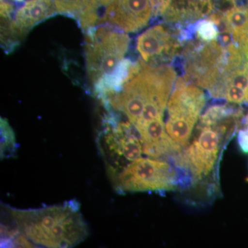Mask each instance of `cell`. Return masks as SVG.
Instances as JSON below:
<instances>
[{"label":"cell","mask_w":248,"mask_h":248,"mask_svg":"<svg viewBox=\"0 0 248 248\" xmlns=\"http://www.w3.org/2000/svg\"><path fill=\"white\" fill-rule=\"evenodd\" d=\"M9 213L18 231L32 244L38 246L73 247L89 234L79 204L74 201L38 209H11Z\"/></svg>","instance_id":"3957f363"},{"label":"cell","mask_w":248,"mask_h":248,"mask_svg":"<svg viewBox=\"0 0 248 248\" xmlns=\"http://www.w3.org/2000/svg\"><path fill=\"white\" fill-rule=\"evenodd\" d=\"M244 116V110L234 104H217L208 107L200 116L193 140L183 151L176 169L189 174L192 183L211 174Z\"/></svg>","instance_id":"6da1fadb"},{"label":"cell","mask_w":248,"mask_h":248,"mask_svg":"<svg viewBox=\"0 0 248 248\" xmlns=\"http://www.w3.org/2000/svg\"><path fill=\"white\" fill-rule=\"evenodd\" d=\"M153 12L151 0H109L99 23L125 32H135L144 28Z\"/></svg>","instance_id":"ba28073f"},{"label":"cell","mask_w":248,"mask_h":248,"mask_svg":"<svg viewBox=\"0 0 248 248\" xmlns=\"http://www.w3.org/2000/svg\"><path fill=\"white\" fill-rule=\"evenodd\" d=\"M238 130V143L240 148L245 153H248V113L243 117Z\"/></svg>","instance_id":"5bb4252c"},{"label":"cell","mask_w":248,"mask_h":248,"mask_svg":"<svg viewBox=\"0 0 248 248\" xmlns=\"http://www.w3.org/2000/svg\"><path fill=\"white\" fill-rule=\"evenodd\" d=\"M1 159L10 157L16 153L17 144L14 130L7 121L1 119V144H0Z\"/></svg>","instance_id":"4fadbf2b"},{"label":"cell","mask_w":248,"mask_h":248,"mask_svg":"<svg viewBox=\"0 0 248 248\" xmlns=\"http://www.w3.org/2000/svg\"><path fill=\"white\" fill-rule=\"evenodd\" d=\"M140 134L143 151L155 159H174L182 153V147L166 132L163 117L155 119L135 127Z\"/></svg>","instance_id":"30bf717a"},{"label":"cell","mask_w":248,"mask_h":248,"mask_svg":"<svg viewBox=\"0 0 248 248\" xmlns=\"http://www.w3.org/2000/svg\"><path fill=\"white\" fill-rule=\"evenodd\" d=\"M109 0H55L58 14L76 18L84 30L94 27L102 17Z\"/></svg>","instance_id":"7c38bea8"},{"label":"cell","mask_w":248,"mask_h":248,"mask_svg":"<svg viewBox=\"0 0 248 248\" xmlns=\"http://www.w3.org/2000/svg\"><path fill=\"white\" fill-rule=\"evenodd\" d=\"M179 46L177 40L162 24H156L142 32L136 48L144 63L156 64L173 58Z\"/></svg>","instance_id":"9c48e42d"},{"label":"cell","mask_w":248,"mask_h":248,"mask_svg":"<svg viewBox=\"0 0 248 248\" xmlns=\"http://www.w3.org/2000/svg\"><path fill=\"white\" fill-rule=\"evenodd\" d=\"M175 78V71L169 65L152 67L141 61L122 89L107 102L138 126L163 117Z\"/></svg>","instance_id":"7a4b0ae2"},{"label":"cell","mask_w":248,"mask_h":248,"mask_svg":"<svg viewBox=\"0 0 248 248\" xmlns=\"http://www.w3.org/2000/svg\"><path fill=\"white\" fill-rule=\"evenodd\" d=\"M13 1H22V0H13Z\"/></svg>","instance_id":"9a60e30c"},{"label":"cell","mask_w":248,"mask_h":248,"mask_svg":"<svg viewBox=\"0 0 248 248\" xmlns=\"http://www.w3.org/2000/svg\"><path fill=\"white\" fill-rule=\"evenodd\" d=\"M206 103L202 90L185 76L177 79L167 104L165 128L182 148H186Z\"/></svg>","instance_id":"5b68a950"},{"label":"cell","mask_w":248,"mask_h":248,"mask_svg":"<svg viewBox=\"0 0 248 248\" xmlns=\"http://www.w3.org/2000/svg\"><path fill=\"white\" fill-rule=\"evenodd\" d=\"M57 13L55 0H27L15 11L14 19L8 24V31L13 35H24Z\"/></svg>","instance_id":"8fae6325"},{"label":"cell","mask_w":248,"mask_h":248,"mask_svg":"<svg viewBox=\"0 0 248 248\" xmlns=\"http://www.w3.org/2000/svg\"><path fill=\"white\" fill-rule=\"evenodd\" d=\"M110 178L120 193L149 191L164 193L179 186V175L172 164L149 158L132 161Z\"/></svg>","instance_id":"8992f818"},{"label":"cell","mask_w":248,"mask_h":248,"mask_svg":"<svg viewBox=\"0 0 248 248\" xmlns=\"http://www.w3.org/2000/svg\"><path fill=\"white\" fill-rule=\"evenodd\" d=\"M129 42L127 34L108 24L87 31L86 71L97 93L107 84L125 60Z\"/></svg>","instance_id":"277c9868"},{"label":"cell","mask_w":248,"mask_h":248,"mask_svg":"<svg viewBox=\"0 0 248 248\" xmlns=\"http://www.w3.org/2000/svg\"><path fill=\"white\" fill-rule=\"evenodd\" d=\"M101 151L107 160L109 175L115 174L123 162L141 158L143 145L140 134L133 124L120 123L108 127L101 135Z\"/></svg>","instance_id":"52a82bcc"}]
</instances>
